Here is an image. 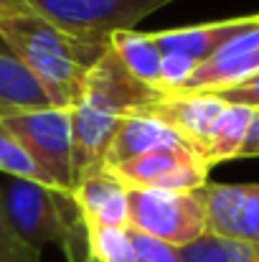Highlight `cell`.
I'll return each instance as SVG.
<instances>
[{"label": "cell", "instance_id": "9a60e30c", "mask_svg": "<svg viewBox=\"0 0 259 262\" xmlns=\"http://www.w3.org/2000/svg\"><path fill=\"white\" fill-rule=\"evenodd\" d=\"M54 107L36 77L5 49H0V117Z\"/></svg>", "mask_w": 259, "mask_h": 262}, {"label": "cell", "instance_id": "8992f818", "mask_svg": "<svg viewBox=\"0 0 259 262\" xmlns=\"http://www.w3.org/2000/svg\"><path fill=\"white\" fill-rule=\"evenodd\" d=\"M31 8L56 26L91 41L109 43L112 31L132 28L140 18L173 0H28Z\"/></svg>", "mask_w": 259, "mask_h": 262}, {"label": "cell", "instance_id": "52a82bcc", "mask_svg": "<svg viewBox=\"0 0 259 262\" xmlns=\"http://www.w3.org/2000/svg\"><path fill=\"white\" fill-rule=\"evenodd\" d=\"M211 166L188 145H171L143 153L109 173L125 188H158V191H178L193 193L208 183Z\"/></svg>", "mask_w": 259, "mask_h": 262}, {"label": "cell", "instance_id": "4fadbf2b", "mask_svg": "<svg viewBox=\"0 0 259 262\" xmlns=\"http://www.w3.org/2000/svg\"><path fill=\"white\" fill-rule=\"evenodd\" d=\"M74 201L86 227H127V188L107 168L77 178Z\"/></svg>", "mask_w": 259, "mask_h": 262}, {"label": "cell", "instance_id": "7c38bea8", "mask_svg": "<svg viewBox=\"0 0 259 262\" xmlns=\"http://www.w3.org/2000/svg\"><path fill=\"white\" fill-rule=\"evenodd\" d=\"M259 23V13L254 15H239L229 20L216 23H201V26H185V28H171V31H155V41L163 54H183L193 64H203L214 59L229 41H234L239 33L254 28Z\"/></svg>", "mask_w": 259, "mask_h": 262}, {"label": "cell", "instance_id": "9c48e42d", "mask_svg": "<svg viewBox=\"0 0 259 262\" xmlns=\"http://www.w3.org/2000/svg\"><path fill=\"white\" fill-rule=\"evenodd\" d=\"M224 107H226V99H221L216 92H166L150 107V112H155L163 122H168L203 158L211 130L216 120L221 117Z\"/></svg>", "mask_w": 259, "mask_h": 262}, {"label": "cell", "instance_id": "cb8c5ba5", "mask_svg": "<svg viewBox=\"0 0 259 262\" xmlns=\"http://www.w3.org/2000/svg\"><path fill=\"white\" fill-rule=\"evenodd\" d=\"M239 158H259V107H254V115H252V122L247 127V138H244Z\"/></svg>", "mask_w": 259, "mask_h": 262}, {"label": "cell", "instance_id": "277c9868", "mask_svg": "<svg viewBox=\"0 0 259 262\" xmlns=\"http://www.w3.org/2000/svg\"><path fill=\"white\" fill-rule=\"evenodd\" d=\"M10 133L23 143L38 168L54 181V186L74 196V138H72V110L46 107L0 117Z\"/></svg>", "mask_w": 259, "mask_h": 262}, {"label": "cell", "instance_id": "6da1fadb", "mask_svg": "<svg viewBox=\"0 0 259 262\" xmlns=\"http://www.w3.org/2000/svg\"><path fill=\"white\" fill-rule=\"evenodd\" d=\"M3 46L36 77L54 107L72 110L86 72L109 43L77 36L36 10L0 18Z\"/></svg>", "mask_w": 259, "mask_h": 262}, {"label": "cell", "instance_id": "ac0fdd59", "mask_svg": "<svg viewBox=\"0 0 259 262\" xmlns=\"http://www.w3.org/2000/svg\"><path fill=\"white\" fill-rule=\"evenodd\" d=\"M86 262H135L127 227H86Z\"/></svg>", "mask_w": 259, "mask_h": 262}, {"label": "cell", "instance_id": "7402d4cb", "mask_svg": "<svg viewBox=\"0 0 259 262\" xmlns=\"http://www.w3.org/2000/svg\"><path fill=\"white\" fill-rule=\"evenodd\" d=\"M198 64H193L183 54H163V92H178L188 82V77L196 72Z\"/></svg>", "mask_w": 259, "mask_h": 262}, {"label": "cell", "instance_id": "ba28073f", "mask_svg": "<svg viewBox=\"0 0 259 262\" xmlns=\"http://www.w3.org/2000/svg\"><path fill=\"white\" fill-rule=\"evenodd\" d=\"M198 196L211 234L259 242V183H206Z\"/></svg>", "mask_w": 259, "mask_h": 262}, {"label": "cell", "instance_id": "30bf717a", "mask_svg": "<svg viewBox=\"0 0 259 262\" xmlns=\"http://www.w3.org/2000/svg\"><path fill=\"white\" fill-rule=\"evenodd\" d=\"M259 74V23L229 41L214 59L196 67L178 92H224Z\"/></svg>", "mask_w": 259, "mask_h": 262}, {"label": "cell", "instance_id": "603a6c76", "mask_svg": "<svg viewBox=\"0 0 259 262\" xmlns=\"http://www.w3.org/2000/svg\"><path fill=\"white\" fill-rule=\"evenodd\" d=\"M221 99L231 102V104H247V107H259V74H254L252 79L237 84L231 89L216 92Z\"/></svg>", "mask_w": 259, "mask_h": 262}, {"label": "cell", "instance_id": "d6986e66", "mask_svg": "<svg viewBox=\"0 0 259 262\" xmlns=\"http://www.w3.org/2000/svg\"><path fill=\"white\" fill-rule=\"evenodd\" d=\"M0 171L13 178H23V181H33V183L56 188L54 181L38 168V163L31 158V153L23 148V143L10 133V127L3 120H0Z\"/></svg>", "mask_w": 259, "mask_h": 262}, {"label": "cell", "instance_id": "ffe728a7", "mask_svg": "<svg viewBox=\"0 0 259 262\" xmlns=\"http://www.w3.org/2000/svg\"><path fill=\"white\" fill-rule=\"evenodd\" d=\"M130 239H132V250H135V262H180L178 247H173L163 239H155L135 227L127 224Z\"/></svg>", "mask_w": 259, "mask_h": 262}, {"label": "cell", "instance_id": "5bb4252c", "mask_svg": "<svg viewBox=\"0 0 259 262\" xmlns=\"http://www.w3.org/2000/svg\"><path fill=\"white\" fill-rule=\"evenodd\" d=\"M109 49L143 84L163 92V51L153 33L122 28L109 33Z\"/></svg>", "mask_w": 259, "mask_h": 262}, {"label": "cell", "instance_id": "d4e9b609", "mask_svg": "<svg viewBox=\"0 0 259 262\" xmlns=\"http://www.w3.org/2000/svg\"><path fill=\"white\" fill-rule=\"evenodd\" d=\"M26 10H33L28 0H0V18L15 15V13H26Z\"/></svg>", "mask_w": 259, "mask_h": 262}, {"label": "cell", "instance_id": "3957f363", "mask_svg": "<svg viewBox=\"0 0 259 262\" xmlns=\"http://www.w3.org/2000/svg\"><path fill=\"white\" fill-rule=\"evenodd\" d=\"M0 206L10 227L36 252L56 245L66 262H86V229L74 196L10 176L8 183H0Z\"/></svg>", "mask_w": 259, "mask_h": 262}, {"label": "cell", "instance_id": "44dd1931", "mask_svg": "<svg viewBox=\"0 0 259 262\" xmlns=\"http://www.w3.org/2000/svg\"><path fill=\"white\" fill-rule=\"evenodd\" d=\"M0 262H41V252H36L20 234L10 227L3 206H0Z\"/></svg>", "mask_w": 259, "mask_h": 262}, {"label": "cell", "instance_id": "e0dca14e", "mask_svg": "<svg viewBox=\"0 0 259 262\" xmlns=\"http://www.w3.org/2000/svg\"><path fill=\"white\" fill-rule=\"evenodd\" d=\"M180 262H259V242H239L206 232L178 250Z\"/></svg>", "mask_w": 259, "mask_h": 262}, {"label": "cell", "instance_id": "8fae6325", "mask_svg": "<svg viewBox=\"0 0 259 262\" xmlns=\"http://www.w3.org/2000/svg\"><path fill=\"white\" fill-rule=\"evenodd\" d=\"M171 145H188L175 130H173L168 122H163L155 112L150 110H137V112H130L117 133L112 135L107 150H104V158H102V168L112 171L143 153H150V150H158V148H171ZM191 148V145H188Z\"/></svg>", "mask_w": 259, "mask_h": 262}, {"label": "cell", "instance_id": "2e32d148", "mask_svg": "<svg viewBox=\"0 0 259 262\" xmlns=\"http://www.w3.org/2000/svg\"><path fill=\"white\" fill-rule=\"evenodd\" d=\"M252 115H254V107L226 102L221 117L216 120V125L211 130L208 148H206V156H203L211 168L224 163V161L239 158L244 138H247V127L252 122Z\"/></svg>", "mask_w": 259, "mask_h": 262}, {"label": "cell", "instance_id": "5b68a950", "mask_svg": "<svg viewBox=\"0 0 259 262\" xmlns=\"http://www.w3.org/2000/svg\"><path fill=\"white\" fill-rule=\"evenodd\" d=\"M127 224L178 250L208 232L206 209L198 191L178 193L158 188H127Z\"/></svg>", "mask_w": 259, "mask_h": 262}, {"label": "cell", "instance_id": "7a4b0ae2", "mask_svg": "<svg viewBox=\"0 0 259 262\" xmlns=\"http://www.w3.org/2000/svg\"><path fill=\"white\" fill-rule=\"evenodd\" d=\"M166 92L135 79L112 49H107L86 72L82 94L72 107L74 183L84 173L102 168L104 150L120 122L137 110H150Z\"/></svg>", "mask_w": 259, "mask_h": 262}]
</instances>
